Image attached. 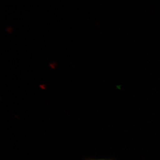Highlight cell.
I'll use <instances>...</instances> for the list:
<instances>
[{
    "label": "cell",
    "mask_w": 160,
    "mask_h": 160,
    "mask_svg": "<svg viewBox=\"0 0 160 160\" xmlns=\"http://www.w3.org/2000/svg\"><path fill=\"white\" fill-rule=\"evenodd\" d=\"M55 64H56V63H55V62H53L52 63L50 64V66L52 68H53H53H54V65H55Z\"/></svg>",
    "instance_id": "6da1fadb"
},
{
    "label": "cell",
    "mask_w": 160,
    "mask_h": 160,
    "mask_svg": "<svg viewBox=\"0 0 160 160\" xmlns=\"http://www.w3.org/2000/svg\"><path fill=\"white\" fill-rule=\"evenodd\" d=\"M88 160H105V159H91Z\"/></svg>",
    "instance_id": "3957f363"
},
{
    "label": "cell",
    "mask_w": 160,
    "mask_h": 160,
    "mask_svg": "<svg viewBox=\"0 0 160 160\" xmlns=\"http://www.w3.org/2000/svg\"><path fill=\"white\" fill-rule=\"evenodd\" d=\"M39 87H41V88H42V89H45V86H44V85H39Z\"/></svg>",
    "instance_id": "7a4b0ae2"
}]
</instances>
